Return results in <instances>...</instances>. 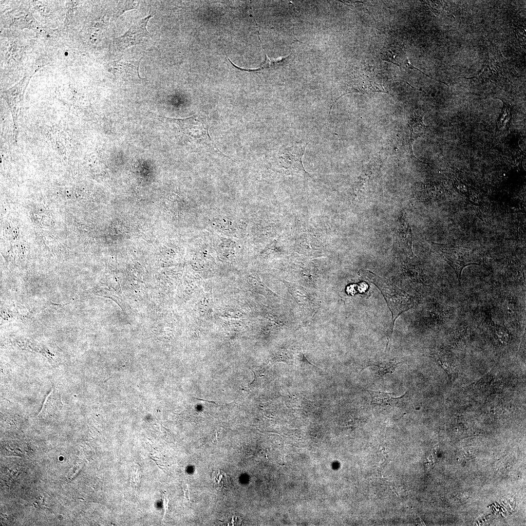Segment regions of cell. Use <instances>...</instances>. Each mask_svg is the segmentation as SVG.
<instances>
[{"label":"cell","instance_id":"cell-3","mask_svg":"<svg viewBox=\"0 0 526 526\" xmlns=\"http://www.w3.org/2000/svg\"><path fill=\"white\" fill-rule=\"evenodd\" d=\"M440 250L445 260L454 270L459 284L461 283V272L464 267L471 264L482 265L483 263L481 255L469 248L451 245H442Z\"/></svg>","mask_w":526,"mask_h":526},{"label":"cell","instance_id":"cell-1","mask_svg":"<svg viewBox=\"0 0 526 526\" xmlns=\"http://www.w3.org/2000/svg\"><path fill=\"white\" fill-rule=\"evenodd\" d=\"M365 277L380 290L392 314V320L387 332V343L385 352L389 351L396 319L403 313L412 308L414 299L399 288L389 279L377 276L369 271L364 272Z\"/></svg>","mask_w":526,"mask_h":526},{"label":"cell","instance_id":"cell-12","mask_svg":"<svg viewBox=\"0 0 526 526\" xmlns=\"http://www.w3.org/2000/svg\"><path fill=\"white\" fill-rule=\"evenodd\" d=\"M496 98L501 100L503 103V106L501 113L497 120V129L499 130L507 126L512 118V109L510 105L507 103L501 98Z\"/></svg>","mask_w":526,"mask_h":526},{"label":"cell","instance_id":"cell-13","mask_svg":"<svg viewBox=\"0 0 526 526\" xmlns=\"http://www.w3.org/2000/svg\"><path fill=\"white\" fill-rule=\"evenodd\" d=\"M139 2L138 1L134 0L120 1L116 13L117 17L120 16L127 10L137 8L139 5Z\"/></svg>","mask_w":526,"mask_h":526},{"label":"cell","instance_id":"cell-4","mask_svg":"<svg viewBox=\"0 0 526 526\" xmlns=\"http://www.w3.org/2000/svg\"><path fill=\"white\" fill-rule=\"evenodd\" d=\"M152 16L153 15L150 14L136 22L123 35L115 38L114 43L116 49L122 51L131 46L142 44L151 38L147 25Z\"/></svg>","mask_w":526,"mask_h":526},{"label":"cell","instance_id":"cell-9","mask_svg":"<svg viewBox=\"0 0 526 526\" xmlns=\"http://www.w3.org/2000/svg\"><path fill=\"white\" fill-rule=\"evenodd\" d=\"M367 391L372 397V403L380 406L394 405L397 403L400 398L403 397L406 394L405 393L400 397H393L390 393L373 390Z\"/></svg>","mask_w":526,"mask_h":526},{"label":"cell","instance_id":"cell-10","mask_svg":"<svg viewBox=\"0 0 526 526\" xmlns=\"http://www.w3.org/2000/svg\"><path fill=\"white\" fill-rule=\"evenodd\" d=\"M401 362L400 359L394 358L389 360L371 361L367 366H376L378 368V376L382 377L387 374L393 373Z\"/></svg>","mask_w":526,"mask_h":526},{"label":"cell","instance_id":"cell-11","mask_svg":"<svg viewBox=\"0 0 526 526\" xmlns=\"http://www.w3.org/2000/svg\"><path fill=\"white\" fill-rule=\"evenodd\" d=\"M212 479L216 488L219 490L228 489L231 485L230 477L222 470H217L213 472Z\"/></svg>","mask_w":526,"mask_h":526},{"label":"cell","instance_id":"cell-6","mask_svg":"<svg viewBox=\"0 0 526 526\" xmlns=\"http://www.w3.org/2000/svg\"><path fill=\"white\" fill-rule=\"evenodd\" d=\"M381 58L383 60L392 62L397 65L400 68L401 67H407V66L413 69H416L426 76L432 78L421 71L415 68L411 64L407 57L405 47L401 44H394L387 47L381 53Z\"/></svg>","mask_w":526,"mask_h":526},{"label":"cell","instance_id":"cell-7","mask_svg":"<svg viewBox=\"0 0 526 526\" xmlns=\"http://www.w3.org/2000/svg\"><path fill=\"white\" fill-rule=\"evenodd\" d=\"M63 407L60 394L58 391L52 386L43 404L38 415H52L59 411Z\"/></svg>","mask_w":526,"mask_h":526},{"label":"cell","instance_id":"cell-2","mask_svg":"<svg viewBox=\"0 0 526 526\" xmlns=\"http://www.w3.org/2000/svg\"><path fill=\"white\" fill-rule=\"evenodd\" d=\"M306 146V144L295 143L280 148L275 157L280 171L287 175L308 174L302 162Z\"/></svg>","mask_w":526,"mask_h":526},{"label":"cell","instance_id":"cell-8","mask_svg":"<svg viewBox=\"0 0 526 526\" xmlns=\"http://www.w3.org/2000/svg\"><path fill=\"white\" fill-rule=\"evenodd\" d=\"M423 116L422 114L415 113L413 118L410 122L412 146L414 141L422 136L427 131V126L423 122Z\"/></svg>","mask_w":526,"mask_h":526},{"label":"cell","instance_id":"cell-14","mask_svg":"<svg viewBox=\"0 0 526 526\" xmlns=\"http://www.w3.org/2000/svg\"><path fill=\"white\" fill-rule=\"evenodd\" d=\"M495 332L502 341H507L509 338V332L504 326L493 324Z\"/></svg>","mask_w":526,"mask_h":526},{"label":"cell","instance_id":"cell-5","mask_svg":"<svg viewBox=\"0 0 526 526\" xmlns=\"http://www.w3.org/2000/svg\"><path fill=\"white\" fill-rule=\"evenodd\" d=\"M139 60L122 59L111 63V71L115 76L124 79H144L140 77Z\"/></svg>","mask_w":526,"mask_h":526}]
</instances>
